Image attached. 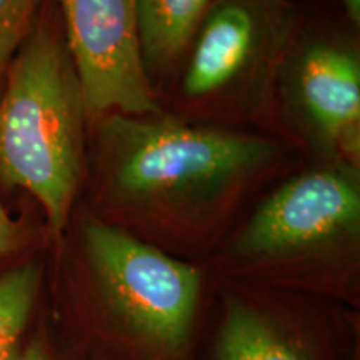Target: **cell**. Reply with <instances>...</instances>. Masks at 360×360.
Returning a JSON list of instances; mask_svg holds the SVG:
<instances>
[{
    "label": "cell",
    "instance_id": "1",
    "mask_svg": "<svg viewBox=\"0 0 360 360\" xmlns=\"http://www.w3.org/2000/svg\"><path fill=\"white\" fill-rule=\"evenodd\" d=\"M89 127L96 217L174 237L215 227L294 154L270 132L188 122L167 110L109 114Z\"/></svg>",
    "mask_w": 360,
    "mask_h": 360
},
{
    "label": "cell",
    "instance_id": "2",
    "mask_svg": "<svg viewBox=\"0 0 360 360\" xmlns=\"http://www.w3.org/2000/svg\"><path fill=\"white\" fill-rule=\"evenodd\" d=\"M89 125L57 7L44 0L0 94V186L35 197L56 236L87 177Z\"/></svg>",
    "mask_w": 360,
    "mask_h": 360
},
{
    "label": "cell",
    "instance_id": "3",
    "mask_svg": "<svg viewBox=\"0 0 360 360\" xmlns=\"http://www.w3.org/2000/svg\"><path fill=\"white\" fill-rule=\"evenodd\" d=\"M299 15L289 0H212L169 82L170 114L215 127H272Z\"/></svg>",
    "mask_w": 360,
    "mask_h": 360
},
{
    "label": "cell",
    "instance_id": "4",
    "mask_svg": "<svg viewBox=\"0 0 360 360\" xmlns=\"http://www.w3.org/2000/svg\"><path fill=\"white\" fill-rule=\"evenodd\" d=\"M360 240V169L315 159L276 184L238 229L237 269L290 276L354 257Z\"/></svg>",
    "mask_w": 360,
    "mask_h": 360
},
{
    "label": "cell",
    "instance_id": "5",
    "mask_svg": "<svg viewBox=\"0 0 360 360\" xmlns=\"http://www.w3.org/2000/svg\"><path fill=\"white\" fill-rule=\"evenodd\" d=\"M80 249L94 299L114 326L148 352H182L199 305V270L96 215L80 225Z\"/></svg>",
    "mask_w": 360,
    "mask_h": 360
},
{
    "label": "cell",
    "instance_id": "6",
    "mask_svg": "<svg viewBox=\"0 0 360 360\" xmlns=\"http://www.w3.org/2000/svg\"><path fill=\"white\" fill-rule=\"evenodd\" d=\"M352 25L300 12L282 58L272 127L315 159L360 169V45Z\"/></svg>",
    "mask_w": 360,
    "mask_h": 360
},
{
    "label": "cell",
    "instance_id": "7",
    "mask_svg": "<svg viewBox=\"0 0 360 360\" xmlns=\"http://www.w3.org/2000/svg\"><path fill=\"white\" fill-rule=\"evenodd\" d=\"M82 87L89 124L165 109L143 67L139 0H53Z\"/></svg>",
    "mask_w": 360,
    "mask_h": 360
},
{
    "label": "cell",
    "instance_id": "8",
    "mask_svg": "<svg viewBox=\"0 0 360 360\" xmlns=\"http://www.w3.org/2000/svg\"><path fill=\"white\" fill-rule=\"evenodd\" d=\"M212 0H139L142 60L160 98Z\"/></svg>",
    "mask_w": 360,
    "mask_h": 360
},
{
    "label": "cell",
    "instance_id": "9",
    "mask_svg": "<svg viewBox=\"0 0 360 360\" xmlns=\"http://www.w3.org/2000/svg\"><path fill=\"white\" fill-rule=\"evenodd\" d=\"M217 360H310L285 330L240 299H231L220 327Z\"/></svg>",
    "mask_w": 360,
    "mask_h": 360
},
{
    "label": "cell",
    "instance_id": "10",
    "mask_svg": "<svg viewBox=\"0 0 360 360\" xmlns=\"http://www.w3.org/2000/svg\"><path fill=\"white\" fill-rule=\"evenodd\" d=\"M40 289V267L22 264L0 276V360L19 352V342L32 315Z\"/></svg>",
    "mask_w": 360,
    "mask_h": 360
},
{
    "label": "cell",
    "instance_id": "11",
    "mask_svg": "<svg viewBox=\"0 0 360 360\" xmlns=\"http://www.w3.org/2000/svg\"><path fill=\"white\" fill-rule=\"evenodd\" d=\"M44 0H0V75L24 44Z\"/></svg>",
    "mask_w": 360,
    "mask_h": 360
},
{
    "label": "cell",
    "instance_id": "12",
    "mask_svg": "<svg viewBox=\"0 0 360 360\" xmlns=\"http://www.w3.org/2000/svg\"><path fill=\"white\" fill-rule=\"evenodd\" d=\"M24 236H22L20 225L7 214L6 207L0 202V259L7 257L22 245Z\"/></svg>",
    "mask_w": 360,
    "mask_h": 360
},
{
    "label": "cell",
    "instance_id": "13",
    "mask_svg": "<svg viewBox=\"0 0 360 360\" xmlns=\"http://www.w3.org/2000/svg\"><path fill=\"white\" fill-rule=\"evenodd\" d=\"M342 8V17L349 25L359 30L360 27V0H337Z\"/></svg>",
    "mask_w": 360,
    "mask_h": 360
},
{
    "label": "cell",
    "instance_id": "14",
    "mask_svg": "<svg viewBox=\"0 0 360 360\" xmlns=\"http://www.w3.org/2000/svg\"><path fill=\"white\" fill-rule=\"evenodd\" d=\"M11 360H51L49 359L47 352H45L44 345L35 342V344L29 345V347L24 350H19Z\"/></svg>",
    "mask_w": 360,
    "mask_h": 360
}]
</instances>
